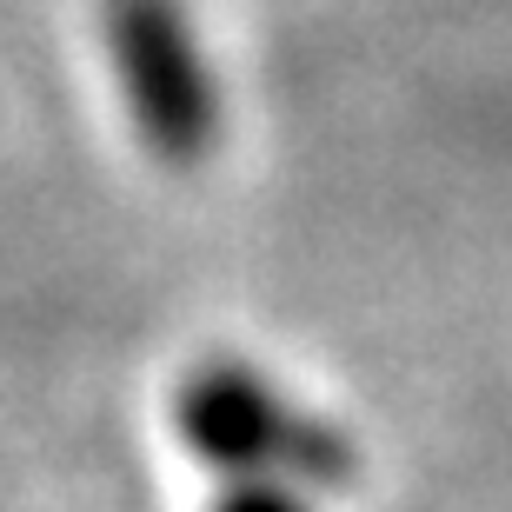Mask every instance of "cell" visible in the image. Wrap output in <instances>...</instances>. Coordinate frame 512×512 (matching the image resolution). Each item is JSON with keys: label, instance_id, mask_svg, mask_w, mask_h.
Returning a JSON list of instances; mask_svg holds the SVG:
<instances>
[{"label": "cell", "instance_id": "obj_2", "mask_svg": "<svg viewBox=\"0 0 512 512\" xmlns=\"http://www.w3.org/2000/svg\"><path fill=\"white\" fill-rule=\"evenodd\" d=\"M107 47L140 147L160 167H200L220 140V87L193 47L180 0H107Z\"/></svg>", "mask_w": 512, "mask_h": 512}, {"label": "cell", "instance_id": "obj_3", "mask_svg": "<svg viewBox=\"0 0 512 512\" xmlns=\"http://www.w3.org/2000/svg\"><path fill=\"white\" fill-rule=\"evenodd\" d=\"M213 512H313L300 499V486H280V479H233Z\"/></svg>", "mask_w": 512, "mask_h": 512}, {"label": "cell", "instance_id": "obj_1", "mask_svg": "<svg viewBox=\"0 0 512 512\" xmlns=\"http://www.w3.org/2000/svg\"><path fill=\"white\" fill-rule=\"evenodd\" d=\"M173 426L200 466L233 479H280V486H326L340 493L360 479V453L340 426L300 413L273 380L240 360H207L180 380Z\"/></svg>", "mask_w": 512, "mask_h": 512}]
</instances>
